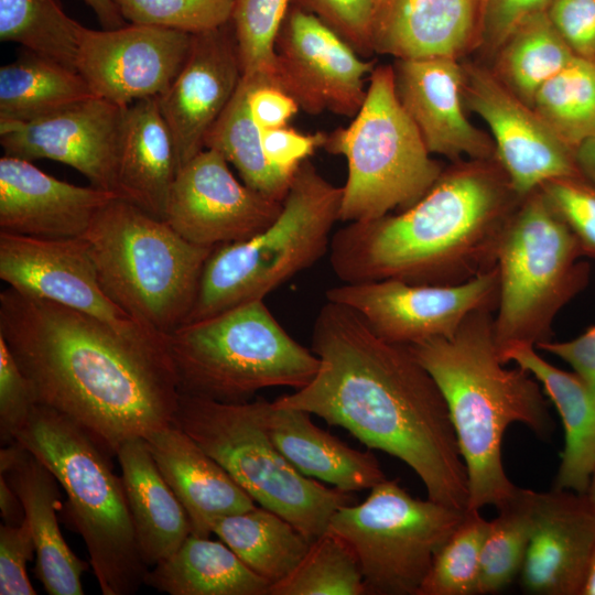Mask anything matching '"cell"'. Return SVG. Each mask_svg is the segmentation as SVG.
<instances>
[{
	"label": "cell",
	"mask_w": 595,
	"mask_h": 595,
	"mask_svg": "<svg viewBox=\"0 0 595 595\" xmlns=\"http://www.w3.org/2000/svg\"><path fill=\"white\" fill-rule=\"evenodd\" d=\"M464 513L430 498L416 499L386 478L365 501L339 507L327 531L353 549L367 595H419L437 551Z\"/></svg>",
	"instance_id": "obj_12"
},
{
	"label": "cell",
	"mask_w": 595,
	"mask_h": 595,
	"mask_svg": "<svg viewBox=\"0 0 595 595\" xmlns=\"http://www.w3.org/2000/svg\"><path fill=\"white\" fill-rule=\"evenodd\" d=\"M0 515L6 524H21L25 518L20 497L2 475H0Z\"/></svg>",
	"instance_id": "obj_52"
},
{
	"label": "cell",
	"mask_w": 595,
	"mask_h": 595,
	"mask_svg": "<svg viewBox=\"0 0 595 595\" xmlns=\"http://www.w3.org/2000/svg\"><path fill=\"white\" fill-rule=\"evenodd\" d=\"M264 155L275 169L294 175L299 166L317 149L324 148L326 132L301 133L284 126L260 129Z\"/></svg>",
	"instance_id": "obj_48"
},
{
	"label": "cell",
	"mask_w": 595,
	"mask_h": 595,
	"mask_svg": "<svg viewBox=\"0 0 595 595\" xmlns=\"http://www.w3.org/2000/svg\"><path fill=\"white\" fill-rule=\"evenodd\" d=\"M489 522L479 509H466L464 518L437 551L419 595H474Z\"/></svg>",
	"instance_id": "obj_40"
},
{
	"label": "cell",
	"mask_w": 595,
	"mask_h": 595,
	"mask_svg": "<svg viewBox=\"0 0 595 595\" xmlns=\"http://www.w3.org/2000/svg\"><path fill=\"white\" fill-rule=\"evenodd\" d=\"M96 14L101 29H117L126 24V20L120 13L113 0H82Z\"/></svg>",
	"instance_id": "obj_53"
},
{
	"label": "cell",
	"mask_w": 595,
	"mask_h": 595,
	"mask_svg": "<svg viewBox=\"0 0 595 595\" xmlns=\"http://www.w3.org/2000/svg\"><path fill=\"white\" fill-rule=\"evenodd\" d=\"M83 239L104 292L129 317L161 336L185 324L215 247L187 241L119 197L98 212Z\"/></svg>",
	"instance_id": "obj_6"
},
{
	"label": "cell",
	"mask_w": 595,
	"mask_h": 595,
	"mask_svg": "<svg viewBox=\"0 0 595 595\" xmlns=\"http://www.w3.org/2000/svg\"><path fill=\"white\" fill-rule=\"evenodd\" d=\"M116 197L93 185L58 180L32 161L6 154L0 159V230L45 239L79 238Z\"/></svg>",
	"instance_id": "obj_23"
},
{
	"label": "cell",
	"mask_w": 595,
	"mask_h": 595,
	"mask_svg": "<svg viewBox=\"0 0 595 595\" xmlns=\"http://www.w3.org/2000/svg\"><path fill=\"white\" fill-rule=\"evenodd\" d=\"M498 296L497 266L459 284L386 279L343 283L326 291V301L351 307L380 337L405 346L452 337L474 312H495Z\"/></svg>",
	"instance_id": "obj_13"
},
{
	"label": "cell",
	"mask_w": 595,
	"mask_h": 595,
	"mask_svg": "<svg viewBox=\"0 0 595 595\" xmlns=\"http://www.w3.org/2000/svg\"><path fill=\"white\" fill-rule=\"evenodd\" d=\"M264 424L275 447L306 477L347 493L372 488L386 479L370 451L355 450L320 429L305 410L268 401Z\"/></svg>",
	"instance_id": "obj_28"
},
{
	"label": "cell",
	"mask_w": 595,
	"mask_h": 595,
	"mask_svg": "<svg viewBox=\"0 0 595 595\" xmlns=\"http://www.w3.org/2000/svg\"><path fill=\"white\" fill-rule=\"evenodd\" d=\"M242 78L231 23L192 34L185 62L169 88L158 97L171 131L177 172L205 149V140Z\"/></svg>",
	"instance_id": "obj_20"
},
{
	"label": "cell",
	"mask_w": 595,
	"mask_h": 595,
	"mask_svg": "<svg viewBox=\"0 0 595 595\" xmlns=\"http://www.w3.org/2000/svg\"><path fill=\"white\" fill-rule=\"evenodd\" d=\"M540 188L524 196L497 252L499 296L493 329L499 354L551 340L560 310L588 283L589 264Z\"/></svg>",
	"instance_id": "obj_11"
},
{
	"label": "cell",
	"mask_w": 595,
	"mask_h": 595,
	"mask_svg": "<svg viewBox=\"0 0 595 595\" xmlns=\"http://www.w3.org/2000/svg\"><path fill=\"white\" fill-rule=\"evenodd\" d=\"M80 23L60 0H0V40L76 69Z\"/></svg>",
	"instance_id": "obj_37"
},
{
	"label": "cell",
	"mask_w": 595,
	"mask_h": 595,
	"mask_svg": "<svg viewBox=\"0 0 595 595\" xmlns=\"http://www.w3.org/2000/svg\"><path fill=\"white\" fill-rule=\"evenodd\" d=\"M116 455L138 548L151 567L173 554L192 534L191 522L144 437L127 440Z\"/></svg>",
	"instance_id": "obj_29"
},
{
	"label": "cell",
	"mask_w": 595,
	"mask_h": 595,
	"mask_svg": "<svg viewBox=\"0 0 595 595\" xmlns=\"http://www.w3.org/2000/svg\"><path fill=\"white\" fill-rule=\"evenodd\" d=\"M144 584L170 595H269L271 585L221 540L194 534L149 570Z\"/></svg>",
	"instance_id": "obj_31"
},
{
	"label": "cell",
	"mask_w": 595,
	"mask_h": 595,
	"mask_svg": "<svg viewBox=\"0 0 595 595\" xmlns=\"http://www.w3.org/2000/svg\"><path fill=\"white\" fill-rule=\"evenodd\" d=\"M567 363L595 398V326L566 342L548 340L537 346Z\"/></svg>",
	"instance_id": "obj_51"
},
{
	"label": "cell",
	"mask_w": 595,
	"mask_h": 595,
	"mask_svg": "<svg viewBox=\"0 0 595 595\" xmlns=\"http://www.w3.org/2000/svg\"><path fill=\"white\" fill-rule=\"evenodd\" d=\"M90 97L76 69L26 50L0 67V121L37 120Z\"/></svg>",
	"instance_id": "obj_32"
},
{
	"label": "cell",
	"mask_w": 595,
	"mask_h": 595,
	"mask_svg": "<svg viewBox=\"0 0 595 595\" xmlns=\"http://www.w3.org/2000/svg\"><path fill=\"white\" fill-rule=\"evenodd\" d=\"M357 558L337 534L315 538L296 567L271 584L269 595H366Z\"/></svg>",
	"instance_id": "obj_39"
},
{
	"label": "cell",
	"mask_w": 595,
	"mask_h": 595,
	"mask_svg": "<svg viewBox=\"0 0 595 595\" xmlns=\"http://www.w3.org/2000/svg\"><path fill=\"white\" fill-rule=\"evenodd\" d=\"M347 42L361 57L374 53L371 20L374 0H293Z\"/></svg>",
	"instance_id": "obj_45"
},
{
	"label": "cell",
	"mask_w": 595,
	"mask_h": 595,
	"mask_svg": "<svg viewBox=\"0 0 595 595\" xmlns=\"http://www.w3.org/2000/svg\"><path fill=\"white\" fill-rule=\"evenodd\" d=\"M192 34L145 24L93 30L80 24L76 71L94 96L128 107L159 97L182 68Z\"/></svg>",
	"instance_id": "obj_16"
},
{
	"label": "cell",
	"mask_w": 595,
	"mask_h": 595,
	"mask_svg": "<svg viewBox=\"0 0 595 595\" xmlns=\"http://www.w3.org/2000/svg\"><path fill=\"white\" fill-rule=\"evenodd\" d=\"M176 174L174 141L158 97L126 107L117 152L116 195L163 219Z\"/></svg>",
	"instance_id": "obj_27"
},
{
	"label": "cell",
	"mask_w": 595,
	"mask_h": 595,
	"mask_svg": "<svg viewBox=\"0 0 595 595\" xmlns=\"http://www.w3.org/2000/svg\"><path fill=\"white\" fill-rule=\"evenodd\" d=\"M483 0H374V53L457 58L479 40Z\"/></svg>",
	"instance_id": "obj_25"
},
{
	"label": "cell",
	"mask_w": 595,
	"mask_h": 595,
	"mask_svg": "<svg viewBox=\"0 0 595 595\" xmlns=\"http://www.w3.org/2000/svg\"><path fill=\"white\" fill-rule=\"evenodd\" d=\"M293 0H235L231 26L242 76L278 85L275 41ZM280 87V86H279Z\"/></svg>",
	"instance_id": "obj_41"
},
{
	"label": "cell",
	"mask_w": 595,
	"mask_h": 595,
	"mask_svg": "<svg viewBox=\"0 0 595 595\" xmlns=\"http://www.w3.org/2000/svg\"><path fill=\"white\" fill-rule=\"evenodd\" d=\"M213 533L271 584L296 567L313 541L278 513L257 506L219 518Z\"/></svg>",
	"instance_id": "obj_33"
},
{
	"label": "cell",
	"mask_w": 595,
	"mask_h": 595,
	"mask_svg": "<svg viewBox=\"0 0 595 595\" xmlns=\"http://www.w3.org/2000/svg\"><path fill=\"white\" fill-rule=\"evenodd\" d=\"M582 595H595V550L592 556L587 578Z\"/></svg>",
	"instance_id": "obj_55"
},
{
	"label": "cell",
	"mask_w": 595,
	"mask_h": 595,
	"mask_svg": "<svg viewBox=\"0 0 595 595\" xmlns=\"http://www.w3.org/2000/svg\"><path fill=\"white\" fill-rule=\"evenodd\" d=\"M313 379L273 402L342 426L404 462L428 498L466 510L468 480L446 402L405 345L380 337L351 307L326 301L314 321Z\"/></svg>",
	"instance_id": "obj_1"
},
{
	"label": "cell",
	"mask_w": 595,
	"mask_h": 595,
	"mask_svg": "<svg viewBox=\"0 0 595 595\" xmlns=\"http://www.w3.org/2000/svg\"><path fill=\"white\" fill-rule=\"evenodd\" d=\"M128 23L198 34L228 24L235 0H113Z\"/></svg>",
	"instance_id": "obj_42"
},
{
	"label": "cell",
	"mask_w": 595,
	"mask_h": 595,
	"mask_svg": "<svg viewBox=\"0 0 595 595\" xmlns=\"http://www.w3.org/2000/svg\"><path fill=\"white\" fill-rule=\"evenodd\" d=\"M532 109L570 148L595 137V63L575 56L537 91Z\"/></svg>",
	"instance_id": "obj_36"
},
{
	"label": "cell",
	"mask_w": 595,
	"mask_h": 595,
	"mask_svg": "<svg viewBox=\"0 0 595 595\" xmlns=\"http://www.w3.org/2000/svg\"><path fill=\"white\" fill-rule=\"evenodd\" d=\"M125 108L94 96L37 120L0 121V144L6 155L57 161L115 193Z\"/></svg>",
	"instance_id": "obj_19"
},
{
	"label": "cell",
	"mask_w": 595,
	"mask_h": 595,
	"mask_svg": "<svg viewBox=\"0 0 595 595\" xmlns=\"http://www.w3.org/2000/svg\"><path fill=\"white\" fill-rule=\"evenodd\" d=\"M574 155L581 175L595 185V137L580 143Z\"/></svg>",
	"instance_id": "obj_54"
},
{
	"label": "cell",
	"mask_w": 595,
	"mask_h": 595,
	"mask_svg": "<svg viewBox=\"0 0 595 595\" xmlns=\"http://www.w3.org/2000/svg\"><path fill=\"white\" fill-rule=\"evenodd\" d=\"M282 204L240 183L227 160L205 148L178 170L163 219L187 241L216 247L260 234Z\"/></svg>",
	"instance_id": "obj_15"
},
{
	"label": "cell",
	"mask_w": 595,
	"mask_h": 595,
	"mask_svg": "<svg viewBox=\"0 0 595 595\" xmlns=\"http://www.w3.org/2000/svg\"><path fill=\"white\" fill-rule=\"evenodd\" d=\"M249 84L245 77L231 100L208 131L205 148L218 151L238 171L244 183L263 195L283 202L294 175L267 160L261 132L248 104Z\"/></svg>",
	"instance_id": "obj_35"
},
{
	"label": "cell",
	"mask_w": 595,
	"mask_h": 595,
	"mask_svg": "<svg viewBox=\"0 0 595 595\" xmlns=\"http://www.w3.org/2000/svg\"><path fill=\"white\" fill-rule=\"evenodd\" d=\"M0 335L39 403L80 424L110 454L173 423L180 392L165 336L125 334L11 288L0 293Z\"/></svg>",
	"instance_id": "obj_2"
},
{
	"label": "cell",
	"mask_w": 595,
	"mask_h": 595,
	"mask_svg": "<svg viewBox=\"0 0 595 595\" xmlns=\"http://www.w3.org/2000/svg\"><path fill=\"white\" fill-rule=\"evenodd\" d=\"M245 77V76H242ZM249 84L248 104L259 129L288 126L300 110L295 99L277 85L245 77Z\"/></svg>",
	"instance_id": "obj_50"
},
{
	"label": "cell",
	"mask_w": 595,
	"mask_h": 595,
	"mask_svg": "<svg viewBox=\"0 0 595 595\" xmlns=\"http://www.w3.org/2000/svg\"><path fill=\"white\" fill-rule=\"evenodd\" d=\"M463 98L489 127L495 158L520 197L549 180L581 175L574 150L488 69L463 66Z\"/></svg>",
	"instance_id": "obj_17"
},
{
	"label": "cell",
	"mask_w": 595,
	"mask_h": 595,
	"mask_svg": "<svg viewBox=\"0 0 595 595\" xmlns=\"http://www.w3.org/2000/svg\"><path fill=\"white\" fill-rule=\"evenodd\" d=\"M396 93L426 149L451 160H491L495 145L463 111V66L457 58L396 60Z\"/></svg>",
	"instance_id": "obj_22"
},
{
	"label": "cell",
	"mask_w": 595,
	"mask_h": 595,
	"mask_svg": "<svg viewBox=\"0 0 595 595\" xmlns=\"http://www.w3.org/2000/svg\"><path fill=\"white\" fill-rule=\"evenodd\" d=\"M528 370L554 403L564 428V447L554 488L586 494L595 473V398L575 372L543 359L531 345H515L500 354Z\"/></svg>",
	"instance_id": "obj_30"
},
{
	"label": "cell",
	"mask_w": 595,
	"mask_h": 595,
	"mask_svg": "<svg viewBox=\"0 0 595 595\" xmlns=\"http://www.w3.org/2000/svg\"><path fill=\"white\" fill-rule=\"evenodd\" d=\"M0 475L20 497L35 547V575L51 595H83L88 563L66 543L57 519L61 485L54 474L17 441L0 451Z\"/></svg>",
	"instance_id": "obj_24"
},
{
	"label": "cell",
	"mask_w": 595,
	"mask_h": 595,
	"mask_svg": "<svg viewBox=\"0 0 595 595\" xmlns=\"http://www.w3.org/2000/svg\"><path fill=\"white\" fill-rule=\"evenodd\" d=\"M595 550V507L586 494L536 493L522 569L526 593L582 595Z\"/></svg>",
	"instance_id": "obj_21"
},
{
	"label": "cell",
	"mask_w": 595,
	"mask_h": 595,
	"mask_svg": "<svg viewBox=\"0 0 595 595\" xmlns=\"http://www.w3.org/2000/svg\"><path fill=\"white\" fill-rule=\"evenodd\" d=\"M522 198L496 159L458 163L443 170L409 208L334 232L331 267L344 283L466 282L496 267L501 238Z\"/></svg>",
	"instance_id": "obj_3"
},
{
	"label": "cell",
	"mask_w": 595,
	"mask_h": 595,
	"mask_svg": "<svg viewBox=\"0 0 595 595\" xmlns=\"http://www.w3.org/2000/svg\"><path fill=\"white\" fill-rule=\"evenodd\" d=\"M539 188L575 237L583 256L595 259V185L580 175L552 178Z\"/></svg>",
	"instance_id": "obj_43"
},
{
	"label": "cell",
	"mask_w": 595,
	"mask_h": 595,
	"mask_svg": "<svg viewBox=\"0 0 595 595\" xmlns=\"http://www.w3.org/2000/svg\"><path fill=\"white\" fill-rule=\"evenodd\" d=\"M594 63H595V60H594Z\"/></svg>",
	"instance_id": "obj_57"
},
{
	"label": "cell",
	"mask_w": 595,
	"mask_h": 595,
	"mask_svg": "<svg viewBox=\"0 0 595 595\" xmlns=\"http://www.w3.org/2000/svg\"><path fill=\"white\" fill-rule=\"evenodd\" d=\"M267 403L263 398L225 403L180 393L173 424L218 462L255 502L314 540L354 497L304 476L280 453L266 429Z\"/></svg>",
	"instance_id": "obj_9"
},
{
	"label": "cell",
	"mask_w": 595,
	"mask_h": 595,
	"mask_svg": "<svg viewBox=\"0 0 595 595\" xmlns=\"http://www.w3.org/2000/svg\"><path fill=\"white\" fill-rule=\"evenodd\" d=\"M551 0H483L479 41L497 52L515 28L526 18L547 11Z\"/></svg>",
	"instance_id": "obj_49"
},
{
	"label": "cell",
	"mask_w": 595,
	"mask_h": 595,
	"mask_svg": "<svg viewBox=\"0 0 595 595\" xmlns=\"http://www.w3.org/2000/svg\"><path fill=\"white\" fill-rule=\"evenodd\" d=\"M39 403L35 389L22 371L6 339L0 335V440L14 442Z\"/></svg>",
	"instance_id": "obj_44"
},
{
	"label": "cell",
	"mask_w": 595,
	"mask_h": 595,
	"mask_svg": "<svg viewBox=\"0 0 595 595\" xmlns=\"http://www.w3.org/2000/svg\"><path fill=\"white\" fill-rule=\"evenodd\" d=\"M181 394L225 403L252 400L267 388L300 389L320 359L293 339L263 300L184 324L165 336Z\"/></svg>",
	"instance_id": "obj_8"
},
{
	"label": "cell",
	"mask_w": 595,
	"mask_h": 595,
	"mask_svg": "<svg viewBox=\"0 0 595 595\" xmlns=\"http://www.w3.org/2000/svg\"><path fill=\"white\" fill-rule=\"evenodd\" d=\"M0 279L19 293L88 314L121 333L151 332L104 292L83 237L45 239L0 230Z\"/></svg>",
	"instance_id": "obj_18"
},
{
	"label": "cell",
	"mask_w": 595,
	"mask_h": 595,
	"mask_svg": "<svg viewBox=\"0 0 595 595\" xmlns=\"http://www.w3.org/2000/svg\"><path fill=\"white\" fill-rule=\"evenodd\" d=\"M586 495L588 499L591 500V502L593 504V506L595 507V473L592 477Z\"/></svg>",
	"instance_id": "obj_56"
},
{
	"label": "cell",
	"mask_w": 595,
	"mask_h": 595,
	"mask_svg": "<svg viewBox=\"0 0 595 595\" xmlns=\"http://www.w3.org/2000/svg\"><path fill=\"white\" fill-rule=\"evenodd\" d=\"M496 53L495 75L531 108L539 88L575 57L545 11L521 21Z\"/></svg>",
	"instance_id": "obj_34"
},
{
	"label": "cell",
	"mask_w": 595,
	"mask_h": 595,
	"mask_svg": "<svg viewBox=\"0 0 595 595\" xmlns=\"http://www.w3.org/2000/svg\"><path fill=\"white\" fill-rule=\"evenodd\" d=\"M343 186L304 161L275 220L255 237L216 246L207 258L185 324L206 320L267 294L312 267L329 249Z\"/></svg>",
	"instance_id": "obj_7"
},
{
	"label": "cell",
	"mask_w": 595,
	"mask_h": 595,
	"mask_svg": "<svg viewBox=\"0 0 595 595\" xmlns=\"http://www.w3.org/2000/svg\"><path fill=\"white\" fill-rule=\"evenodd\" d=\"M14 441L56 477L69 519L89 554L104 595H131L144 584L143 562L121 476L105 446L60 411L37 403Z\"/></svg>",
	"instance_id": "obj_5"
},
{
	"label": "cell",
	"mask_w": 595,
	"mask_h": 595,
	"mask_svg": "<svg viewBox=\"0 0 595 595\" xmlns=\"http://www.w3.org/2000/svg\"><path fill=\"white\" fill-rule=\"evenodd\" d=\"M278 85L300 109L354 118L374 62L361 57L312 13L292 3L275 41Z\"/></svg>",
	"instance_id": "obj_14"
},
{
	"label": "cell",
	"mask_w": 595,
	"mask_h": 595,
	"mask_svg": "<svg viewBox=\"0 0 595 595\" xmlns=\"http://www.w3.org/2000/svg\"><path fill=\"white\" fill-rule=\"evenodd\" d=\"M144 439L188 516L192 534L209 537L219 518L256 507L228 472L173 423Z\"/></svg>",
	"instance_id": "obj_26"
},
{
	"label": "cell",
	"mask_w": 595,
	"mask_h": 595,
	"mask_svg": "<svg viewBox=\"0 0 595 595\" xmlns=\"http://www.w3.org/2000/svg\"><path fill=\"white\" fill-rule=\"evenodd\" d=\"M324 149L347 162L339 210L344 223L409 208L443 172L399 101L390 65L375 66L359 111L347 127L327 133Z\"/></svg>",
	"instance_id": "obj_10"
},
{
	"label": "cell",
	"mask_w": 595,
	"mask_h": 595,
	"mask_svg": "<svg viewBox=\"0 0 595 595\" xmlns=\"http://www.w3.org/2000/svg\"><path fill=\"white\" fill-rule=\"evenodd\" d=\"M35 553L31 530L24 518L21 524L0 526V594L35 595L26 564Z\"/></svg>",
	"instance_id": "obj_46"
},
{
	"label": "cell",
	"mask_w": 595,
	"mask_h": 595,
	"mask_svg": "<svg viewBox=\"0 0 595 595\" xmlns=\"http://www.w3.org/2000/svg\"><path fill=\"white\" fill-rule=\"evenodd\" d=\"M494 311L470 314L452 337L408 346L446 402L468 480L466 509L498 507L516 490L502 464L506 429L523 423L547 440L554 424L540 382L507 369L494 337Z\"/></svg>",
	"instance_id": "obj_4"
},
{
	"label": "cell",
	"mask_w": 595,
	"mask_h": 595,
	"mask_svg": "<svg viewBox=\"0 0 595 595\" xmlns=\"http://www.w3.org/2000/svg\"><path fill=\"white\" fill-rule=\"evenodd\" d=\"M545 12L575 56L595 60V0H551Z\"/></svg>",
	"instance_id": "obj_47"
},
{
	"label": "cell",
	"mask_w": 595,
	"mask_h": 595,
	"mask_svg": "<svg viewBox=\"0 0 595 595\" xmlns=\"http://www.w3.org/2000/svg\"><path fill=\"white\" fill-rule=\"evenodd\" d=\"M536 493L517 487L497 508L489 522L477 585V594H493L508 586L520 574L532 530Z\"/></svg>",
	"instance_id": "obj_38"
}]
</instances>
